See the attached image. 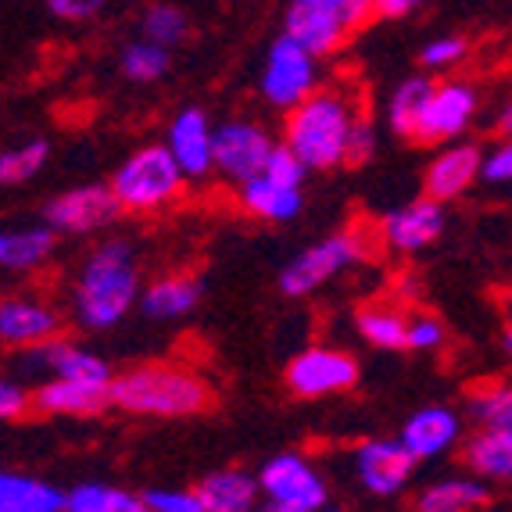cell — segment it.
Instances as JSON below:
<instances>
[{"mask_svg": "<svg viewBox=\"0 0 512 512\" xmlns=\"http://www.w3.org/2000/svg\"><path fill=\"white\" fill-rule=\"evenodd\" d=\"M140 298L137 255L129 240H104L94 255L86 258L76 280V316L86 330H111L126 319V312Z\"/></svg>", "mask_w": 512, "mask_h": 512, "instance_id": "obj_1", "label": "cell"}, {"mask_svg": "<svg viewBox=\"0 0 512 512\" xmlns=\"http://www.w3.org/2000/svg\"><path fill=\"white\" fill-rule=\"evenodd\" d=\"M108 405L137 416H197L212 405V387L197 373L169 362H144L111 376Z\"/></svg>", "mask_w": 512, "mask_h": 512, "instance_id": "obj_2", "label": "cell"}, {"mask_svg": "<svg viewBox=\"0 0 512 512\" xmlns=\"http://www.w3.org/2000/svg\"><path fill=\"white\" fill-rule=\"evenodd\" d=\"M355 122L348 101L333 90H316L301 101L294 111H287L283 126V151L291 154L301 169H337L344 162V140Z\"/></svg>", "mask_w": 512, "mask_h": 512, "instance_id": "obj_3", "label": "cell"}, {"mask_svg": "<svg viewBox=\"0 0 512 512\" xmlns=\"http://www.w3.org/2000/svg\"><path fill=\"white\" fill-rule=\"evenodd\" d=\"M373 18V0H294L287 8L283 36L308 58H326Z\"/></svg>", "mask_w": 512, "mask_h": 512, "instance_id": "obj_4", "label": "cell"}, {"mask_svg": "<svg viewBox=\"0 0 512 512\" xmlns=\"http://www.w3.org/2000/svg\"><path fill=\"white\" fill-rule=\"evenodd\" d=\"M122 212H154L183 194V172L169 158L165 144L140 147L115 169L108 183Z\"/></svg>", "mask_w": 512, "mask_h": 512, "instance_id": "obj_5", "label": "cell"}, {"mask_svg": "<svg viewBox=\"0 0 512 512\" xmlns=\"http://www.w3.org/2000/svg\"><path fill=\"white\" fill-rule=\"evenodd\" d=\"M301 183H305V169L276 144L273 154H269V162H265V169L258 172L255 180L244 183L240 201H244V208H248L251 215H258V219L287 222L305 205Z\"/></svg>", "mask_w": 512, "mask_h": 512, "instance_id": "obj_6", "label": "cell"}, {"mask_svg": "<svg viewBox=\"0 0 512 512\" xmlns=\"http://www.w3.org/2000/svg\"><path fill=\"white\" fill-rule=\"evenodd\" d=\"M362 258H366V248H362L359 233H333V237L305 248L294 262H287V269L280 273V291L287 298H305Z\"/></svg>", "mask_w": 512, "mask_h": 512, "instance_id": "obj_7", "label": "cell"}, {"mask_svg": "<svg viewBox=\"0 0 512 512\" xmlns=\"http://www.w3.org/2000/svg\"><path fill=\"white\" fill-rule=\"evenodd\" d=\"M258 495H265L273 505L294 512H319L326 509V480L308 459L294 452L273 455L255 477Z\"/></svg>", "mask_w": 512, "mask_h": 512, "instance_id": "obj_8", "label": "cell"}, {"mask_svg": "<svg viewBox=\"0 0 512 512\" xmlns=\"http://www.w3.org/2000/svg\"><path fill=\"white\" fill-rule=\"evenodd\" d=\"M316 58H308L298 43H291L287 36L269 47L262 69V97L273 108L294 111L301 101L316 94Z\"/></svg>", "mask_w": 512, "mask_h": 512, "instance_id": "obj_9", "label": "cell"}, {"mask_svg": "<svg viewBox=\"0 0 512 512\" xmlns=\"http://www.w3.org/2000/svg\"><path fill=\"white\" fill-rule=\"evenodd\" d=\"M273 147V137L255 122H222L219 129H212V169L244 187L265 169Z\"/></svg>", "mask_w": 512, "mask_h": 512, "instance_id": "obj_10", "label": "cell"}, {"mask_svg": "<svg viewBox=\"0 0 512 512\" xmlns=\"http://www.w3.org/2000/svg\"><path fill=\"white\" fill-rule=\"evenodd\" d=\"M122 208L119 201L111 197L108 183H86L69 194H58L54 201L43 205V222L47 230L58 237V233H94L104 230L119 219Z\"/></svg>", "mask_w": 512, "mask_h": 512, "instance_id": "obj_11", "label": "cell"}, {"mask_svg": "<svg viewBox=\"0 0 512 512\" xmlns=\"http://www.w3.org/2000/svg\"><path fill=\"white\" fill-rule=\"evenodd\" d=\"M359 380V362L337 348H305L287 366V387L298 398H326V394L351 391Z\"/></svg>", "mask_w": 512, "mask_h": 512, "instance_id": "obj_12", "label": "cell"}, {"mask_svg": "<svg viewBox=\"0 0 512 512\" xmlns=\"http://www.w3.org/2000/svg\"><path fill=\"white\" fill-rule=\"evenodd\" d=\"M473 111H477V90L470 83H437L430 86V97L423 104L416 119V129H412V140L419 144H448L470 126Z\"/></svg>", "mask_w": 512, "mask_h": 512, "instance_id": "obj_13", "label": "cell"}, {"mask_svg": "<svg viewBox=\"0 0 512 512\" xmlns=\"http://www.w3.org/2000/svg\"><path fill=\"white\" fill-rule=\"evenodd\" d=\"M355 470H359L366 491L387 498V495H398L409 484L412 470H416V459L398 441H362L355 448Z\"/></svg>", "mask_w": 512, "mask_h": 512, "instance_id": "obj_14", "label": "cell"}, {"mask_svg": "<svg viewBox=\"0 0 512 512\" xmlns=\"http://www.w3.org/2000/svg\"><path fill=\"white\" fill-rule=\"evenodd\" d=\"M61 319L51 305L36 298H4L0 301V344L8 348H40L54 341Z\"/></svg>", "mask_w": 512, "mask_h": 512, "instance_id": "obj_15", "label": "cell"}, {"mask_svg": "<svg viewBox=\"0 0 512 512\" xmlns=\"http://www.w3.org/2000/svg\"><path fill=\"white\" fill-rule=\"evenodd\" d=\"M169 158L176 162V169L187 176H205L212 169V126L208 115L201 108L180 111L169 126V144H165Z\"/></svg>", "mask_w": 512, "mask_h": 512, "instance_id": "obj_16", "label": "cell"}, {"mask_svg": "<svg viewBox=\"0 0 512 512\" xmlns=\"http://www.w3.org/2000/svg\"><path fill=\"white\" fill-rule=\"evenodd\" d=\"M459 430H462V419L455 416L452 409H444V405H427V409H419L409 416V423L402 427V444L405 452L412 459H437L459 441Z\"/></svg>", "mask_w": 512, "mask_h": 512, "instance_id": "obj_17", "label": "cell"}, {"mask_svg": "<svg viewBox=\"0 0 512 512\" xmlns=\"http://www.w3.org/2000/svg\"><path fill=\"white\" fill-rule=\"evenodd\" d=\"M477 176H480V147L473 144L444 147L427 169V201H434V205L455 201V197L473 187Z\"/></svg>", "mask_w": 512, "mask_h": 512, "instance_id": "obj_18", "label": "cell"}, {"mask_svg": "<svg viewBox=\"0 0 512 512\" xmlns=\"http://www.w3.org/2000/svg\"><path fill=\"white\" fill-rule=\"evenodd\" d=\"M444 233V208L419 197L384 219V237L394 251H423Z\"/></svg>", "mask_w": 512, "mask_h": 512, "instance_id": "obj_19", "label": "cell"}, {"mask_svg": "<svg viewBox=\"0 0 512 512\" xmlns=\"http://www.w3.org/2000/svg\"><path fill=\"white\" fill-rule=\"evenodd\" d=\"M33 359L40 362L43 369H54V380H76V384L108 387L111 376H115L108 369V362L97 359L94 351H83V348H76V344L61 341V337L33 348Z\"/></svg>", "mask_w": 512, "mask_h": 512, "instance_id": "obj_20", "label": "cell"}, {"mask_svg": "<svg viewBox=\"0 0 512 512\" xmlns=\"http://www.w3.org/2000/svg\"><path fill=\"white\" fill-rule=\"evenodd\" d=\"M194 495L205 512H255L258 484L244 470H215L197 484Z\"/></svg>", "mask_w": 512, "mask_h": 512, "instance_id": "obj_21", "label": "cell"}, {"mask_svg": "<svg viewBox=\"0 0 512 512\" xmlns=\"http://www.w3.org/2000/svg\"><path fill=\"white\" fill-rule=\"evenodd\" d=\"M40 412L51 416H97L108 409V387L76 384V380H47L29 398Z\"/></svg>", "mask_w": 512, "mask_h": 512, "instance_id": "obj_22", "label": "cell"}, {"mask_svg": "<svg viewBox=\"0 0 512 512\" xmlns=\"http://www.w3.org/2000/svg\"><path fill=\"white\" fill-rule=\"evenodd\" d=\"M0 512H65V491L40 477L0 470Z\"/></svg>", "mask_w": 512, "mask_h": 512, "instance_id": "obj_23", "label": "cell"}, {"mask_svg": "<svg viewBox=\"0 0 512 512\" xmlns=\"http://www.w3.org/2000/svg\"><path fill=\"white\" fill-rule=\"evenodd\" d=\"M491 505V491L480 480L448 477L423 487L416 498V512H480Z\"/></svg>", "mask_w": 512, "mask_h": 512, "instance_id": "obj_24", "label": "cell"}, {"mask_svg": "<svg viewBox=\"0 0 512 512\" xmlns=\"http://www.w3.org/2000/svg\"><path fill=\"white\" fill-rule=\"evenodd\" d=\"M137 301L151 319H180L190 308H197L201 283L190 276H165V280H154L147 291H140Z\"/></svg>", "mask_w": 512, "mask_h": 512, "instance_id": "obj_25", "label": "cell"}, {"mask_svg": "<svg viewBox=\"0 0 512 512\" xmlns=\"http://www.w3.org/2000/svg\"><path fill=\"white\" fill-rule=\"evenodd\" d=\"M54 233L47 226H26V230H0V269L26 273L47 262L54 251Z\"/></svg>", "mask_w": 512, "mask_h": 512, "instance_id": "obj_26", "label": "cell"}, {"mask_svg": "<svg viewBox=\"0 0 512 512\" xmlns=\"http://www.w3.org/2000/svg\"><path fill=\"white\" fill-rule=\"evenodd\" d=\"M466 462L477 477L509 480L512 477V430H480L466 444Z\"/></svg>", "mask_w": 512, "mask_h": 512, "instance_id": "obj_27", "label": "cell"}, {"mask_svg": "<svg viewBox=\"0 0 512 512\" xmlns=\"http://www.w3.org/2000/svg\"><path fill=\"white\" fill-rule=\"evenodd\" d=\"M65 512H147L140 495H129L122 487L79 484L65 495Z\"/></svg>", "mask_w": 512, "mask_h": 512, "instance_id": "obj_28", "label": "cell"}, {"mask_svg": "<svg viewBox=\"0 0 512 512\" xmlns=\"http://www.w3.org/2000/svg\"><path fill=\"white\" fill-rule=\"evenodd\" d=\"M430 86L434 83L427 76H412L391 94V101H387V122H391V129L398 137H412L419 111H423V104L430 97Z\"/></svg>", "mask_w": 512, "mask_h": 512, "instance_id": "obj_29", "label": "cell"}, {"mask_svg": "<svg viewBox=\"0 0 512 512\" xmlns=\"http://www.w3.org/2000/svg\"><path fill=\"white\" fill-rule=\"evenodd\" d=\"M355 326L369 344L387 351H405V316L384 305H369L355 316Z\"/></svg>", "mask_w": 512, "mask_h": 512, "instance_id": "obj_30", "label": "cell"}, {"mask_svg": "<svg viewBox=\"0 0 512 512\" xmlns=\"http://www.w3.org/2000/svg\"><path fill=\"white\" fill-rule=\"evenodd\" d=\"M47 154H51L47 140H29V144L4 151L0 154V187H15V183L33 180L36 172L47 165Z\"/></svg>", "mask_w": 512, "mask_h": 512, "instance_id": "obj_31", "label": "cell"}, {"mask_svg": "<svg viewBox=\"0 0 512 512\" xmlns=\"http://www.w3.org/2000/svg\"><path fill=\"white\" fill-rule=\"evenodd\" d=\"M470 416L480 430H512V391L509 384H487L470 398Z\"/></svg>", "mask_w": 512, "mask_h": 512, "instance_id": "obj_32", "label": "cell"}, {"mask_svg": "<svg viewBox=\"0 0 512 512\" xmlns=\"http://www.w3.org/2000/svg\"><path fill=\"white\" fill-rule=\"evenodd\" d=\"M187 15L172 4H154V8L144 11V43H154V47H176V43L187 36Z\"/></svg>", "mask_w": 512, "mask_h": 512, "instance_id": "obj_33", "label": "cell"}, {"mask_svg": "<svg viewBox=\"0 0 512 512\" xmlns=\"http://www.w3.org/2000/svg\"><path fill=\"white\" fill-rule=\"evenodd\" d=\"M122 72H126L133 83H154L169 72V51L154 47V43H129L126 54H122Z\"/></svg>", "mask_w": 512, "mask_h": 512, "instance_id": "obj_34", "label": "cell"}, {"mask_svg": "<svg viewBox=\"0 0 512 512\" xmlns=\"http://www.w3.org/2000/svg\"><path fill=\"white\" fill-rule=\"evenodd\" d=\"M444 344V323L437 316L405 319V348L409 351H437Z\"/></svg>", "mask_w": 512, "mask_h": 512, "instance_id": "obj_35", "label": "cell"}, {"mask_svg": "<svg viewBox=\"0 0 512 512\" xmlns=\"http://www.w3.org/2000/svg\"><path fill=\"white\" fill-rule=\"evenodd\" d=\"M466 51H470L466 36H437V40H430L427 47L419 51V61H423L427 69H448V65L466 58Z\"/></svg>", "mask_w": 512, "mask_h": 512, "instance_id": "obj_36", "label": "cell"}, {"mask_svg": "<svg viewBox=\"0 0 512 512\" xmlns=\"http://www.w3.org/2000/svg\"><path fill=\"white\" fill-rule=\"evenodd\" d=\"M376 154V133L366 119H355L348 129V140H344V162L341 165H366L369 158Z\"/></svg>", "mask_w": 512, "mask_h": 512, "instance_id": "obj_37", "label": "cell"}, {"mask_svg": "<svg viewBox=\"0 0 512 512\" xmlns=\"http://www.w3.org/2000/svg\"><path fill=\"white\" fill-rule=\"evenodd\" d=\"M140 502H144L147 512H205L194 491H162V487H154V491L140 495Z\"/></svg>", "mask_w": 512, "mask_h": 512, "instance_id": "obj_38", "label": "cell"}, {"mask_svg": "<svg viewBox=\"0 0 512 512\" xmlns=\"http://www.w3.org/2000/svg\"><path fill=\"white\" fill-rule=\"evenodd\" d=\"M487 183H509L512 180V147L498 144L491 154H480V176Z\"/></svg>", "mask_w": 512, "mask_h": 512, "instance_id": "obj_39", "label": "cell"}, {"mask_svg": "<svg viewBox=\"0 0 512 512\" xmlns=\"http://www.w3.org/2000/svg\"><path fill=\"white\" fill-rule=\"evenodd\" d=\"M29 391H22L18 384H11V380H4L0 376V419H22L29 412Z\"/></svg>", "mask_w": 512, "mask_h": 512, "instance_id": "obj_40", "label": "cell"}, {"mask_svg": "<svg viewBox=\"0 0 512 512\" xmlns=\"http://www.w3.org/2000/svg\"><path fill=\"white\" fill-rule=\"evenodd\" d=\"M47 11L58 18H65V22H83V18H94L104 11L101 0H51L47 4Z\"/></svg>", "mask_w": 512, "mask_h": 512, "instance_id": "obj_41", "label": "cell"}, {"mask_svg": "<svg viewBox=\"0 0 512 512\" xmlns=\"http://www.w3.org/2000/svg\"><path fill=\"white\" fill-rule=\"evenodd\" d=\"M412 11H416L412 0H376L373 4L376 18H402V15H412Z\"/></svg>", "mask_w": 512, "mask_h": 512, "instance_id": "obj_42", "label": "cell"}, {"mask_svg": "<svg viewBox=\"0 0 512 512\" xmlns=\"http://www.w3.org/2000/svg\"><path fill=\"white\" fill-rule=\"evenodd\" d=\"M255 512H294V509H283V505L265 502V505H255Z\"/></svg>", "mask_w": 512, "mask_h": 512, "instance_id": "obj_43", "label": "cell"}, {"mask_svg": "<svg viewBox=\"0 0 512 512\" xmlns=\"http://www.w3.org/2000/svg\"><path fill=\"white\" fill-rule=\"evenodd\" d=\"M509 122H512V111H509V108H502V122H498V129H502V137L509 133Z\"/></svg>", "mask_w": 512, "mask_h": 512, "instance_id": "obj_44", "label": "cell"}, {"mask_svg": "<svg viewBox=\"0 0 512 512\" xmlns=\"http://www.w3.org/2000/svg\"><path fill=\"white\" fill-rule=\"evenodd\" d=\"M319 512H341V509H319Z\"/></svg>", "mask_w": 512, "mask_h": 512, "instance_id": "obj_45", "label": "cell"}]
</instances>
